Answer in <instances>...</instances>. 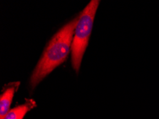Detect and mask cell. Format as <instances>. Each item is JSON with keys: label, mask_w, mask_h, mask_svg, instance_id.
I'll return each instance as SVG.
<instances>
[{"label": "cell", "mask_w": 159, "mask_h": 119, "mask_svg": "<svg viewBox=\"0 0 159 119\" xmlns=\"http://www.w3.org/2000/svg\"><path fill=\"white\" fill-rule=\"evenodd\" d=\"M79 16L69 21L53 36L31 76L30 84L34 88L53 70L64 62L71 49L72 42Z\"/></svg>", "instance_id": "cell-1"}, {"label": "cell", "mask_w": 159, "mask_h": 119, "mask_svg": "<svg viewBox=\"0 0 159 119\" xmlns=\"http://www.w3.org/2000/svg\"><path fill=\"white\" fill-rule=\"evenodd\" d=\"M99 2L98 0L91 1L79 15L71 45L72 66L76 72L79 71L83 56L88 46Z\"/></svg>", "instance_id": "cell-2"}, {"label": "cell", "mask_w": 159, "mask_h": 119, "mask_svg": "<svg viewBox=\"0 0 159 119\" xmlns=\"http://www.w3.org/2000/svg\"><path fill=\"white\" fill-rule=\"evenodd\" d=\"M19 85L20 82L16 81L11 82L4 86L3 91L0 96V119H3L7 113L10 111L11 101Z\"/></svg>", "instance_id": "cell-3"}, {"label": "cell", "mask_w": 159, "mask_h": 119, "mask_svg": "<svg viewBox=\"0 0 159 119\" xmlns=\"http://www.w3.org/2000/svg\"><path fill=\"white\" fill-rule=\"evenodd\" d=\"M36 106L37 103L33 99H26L25 103L10 109L3 119H23L26 114Z\"/></svg>", "instance_id": "cell-4"}]
</instances>
